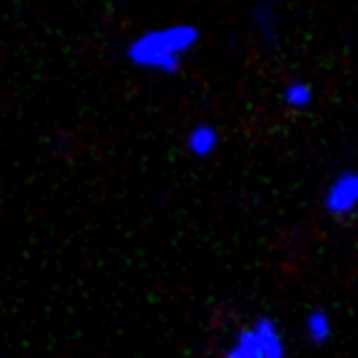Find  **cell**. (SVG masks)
Here are the masks:
<instances>
[{
	"label": "cell",
	"instance_id": "obj_8",
	"mask_svg": "<svg viewBox=\"0 0 358 358\" xmlns=\"http://www.w3.org/2000/svg\"><path fill=\"white\" fill-rule=\"evenodd\" d=\"M222 358H264L254 329L251 327H241L234 334V339H231V344L224 349Z\"/></svg>",
	"mask_w": 358,
	"mask_h": 358
},
{
	"label": "cell",
	"instance_id": "obj_3",
	"mask_svg": "<svg viewBox=\"0 0 358 358\" xmlns=\"http://www.w3.org/2000/svg\"><path fill=\"white\" fill-rule=\"evenodd\" d=\"M251 27L266 47L280 44V15L273 0H259L251 8Z\"/></svg>",
	"mask_w": 358,
	"mask_h": 358
},
{
	"label": "cell",
	"instance_id": "obj_7",
	"mask_svg": "<svg viewBox=\"0 0 358 358\" xmlns=\"http://www.w3.org/2000/svg\"><path fill=\"white\" fill-rule=\"evenodd\" d=\"M305 334L307 339L315 346H324L329 344L331 334H334V322H331V315L322 307H315V310L307 312L305 317Z\"/></svg>",
	"mask_w": 358,
	"mask_h": 358
},
{
	"label": "cell",
	"instance_id": "obj_6",
	"mask_svg": "<svg viewBox=\"0 0 358 358\" xmlns=\"http://www.w3.org/2000/svg\"><path fill=\"white\" fill-rule=\"evenodd\" d=\"M280 100H283L287 110L305 113V110H310L315 105V85L305 78H292L280 90Z\"/></svg>",
	"mask_w": 358,
	"mask_h": 358
},
{
	"label": "cell",
	"instance_id": "obj_1",
	"mask_svg": "<svg viewBox=\"0 0 358 358\" xmlns=\"http://www.w3.org/2000/svg\"><path fill=\"white\" fill-rule=\"evenodd\" d=\"M200 39L203 32L193 22L161 24L134 34L124 47V59L139 71L176 76L183 69L185 59L200 47Z\"/></svg>",
	"mask_w": 358,
	"mask_h": 358
},
{
	"label": "cell",
	"instance_id": "obj_2",
	"mask_svg": "<svg viewBox=\"0 0 358 358\" xmlns=\"http://www.w3.org/2000/svg\"><path fill=\"white\" fill-rule=\"evenodd\" d=\"M324 213L331 217H351L358 213V171L346 169L329 180L322 195Z\"/></svg>",
	"mask_w": 358,
	"mask_h": 358
},
{
	"label": "cell",
	"instance_id": "obj_5",
	"mask_svg": "<svg viewBox=\"0 0 358 358\" xmlns=\"http://www.w3.org/2000/svg\"><path fill=\"white\" fill-rule=\"evenodd\" d=\"M251 329H254L256 339H259L264 358H287V346L283 334H280L278 322L271 320V317H259L251 324Z\"/></svg>",
	"mask_w": 358,
	"mask_h": 358
},
{
	"label": "cell",
	"instance_id": "obj_4",
	"mask_svg": "<svg viewBox=\"0 0 358 358\" xmlns=\"http://www.w3.org/2000/svg\"><path fill=\"white\" fill-rule=\"evenodd\" d=\"M222 144V134L213 122H198L185 134V151L193 159H210Z\"/></svg>",
	"mask_w": 358,
	"mask_h": 358
}]
</instances>
